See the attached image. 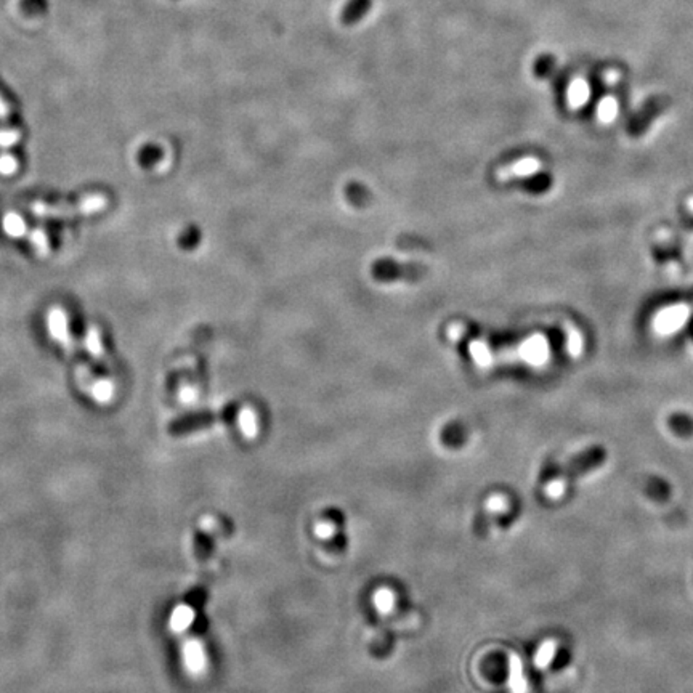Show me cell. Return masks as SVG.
I'll list each match as a JSON object with an SVG mask.
<instances>
[{"instance_id": "1", "label": "cell", "mask_w": 693, "mask_h": 693, "mask_svg": "<svg viewBox=\"0 0 693 693\" xmlns=\"http://www.w3.org/2000/svg\"><path fill=\"white\" fill-rule=\"evenodd\" d=\"M108 207V198L105 194H93L86 196L76 204H49L44 201L31 203L29 209L36 217L41 218H69L76 216H93L105 211Z\"/></svg>"}, {"instance_id": "2", "label": "cell", "mask_w": 693, "mask_h": 693, "mask_svg": "<svg viewBox=\"0 0 693 693\" xmlns=\"http://www.w3.org/2000/svg\"><path fill=\"white\" fill-rule=\"evenodd\" d=\"M47 329H49V335L56 342V344H60V347L69 353L73 352L74 342L69 333L68 315L61 307H54L49 310Z\"/></svg>"}, {"instance_id": "3", "label": "cell", "mask_w": 693, "mask_h": 693, "mask_svg": "<svg viewBox=\"0 0 693 693\" xmlns=\"http://www.w3.org/2000/svg\"><path fill=\"white\" fill-rule=\"evenodd\" d=\"M605 450L600 448V446H594V448H589L581 455L575 456L572 461L567 465V475L568 477H580L582 474H586L589 470L597 469L599 465L604 464L605 461Z\"/></svg>"}, {"instance_id": "4", "label": "cell", "mask_w": 693, "mask_h": 693, "mask_svg": "<svg viewBox=\"0 0 693 693\" xmlns=\"http://www.w3.org/2000/svg\"><path fill=\"white\" fill-rule=\"evenodd\" d=\"M666 106H668V100H666V98H653V100H650L636 114V118H634L629 122V126H627V132H629L631 135H634V137H637V135L644 133L647 131V128H649V126L652 124V121L657 119L658 116L664 111Z\"/></svg>"}, {"instance_id": "5", "label": "cell", "mask_w": 693, "mask_h": 693, "mask_svg": "<svg viewBox=\"0 0 693 693\" xmlns=\"http://www.w3.org/2000/svg\"><path fill=\"white\" fill-rule=\"evenodd\" d=\"M183 663L191 676L204 674L207 669V657L203 644L198 639H188L183 644Z\"/></svg>"}, {"instance_id": "6", "label": "cell", "mask_w": 693, "mask_h": 693, "mask_svg": "<svg viewBox=\"0 0 693 693\" xmlns=\"http://www.w3.org/2000/svg\"><path fill=\"white\" fill-rule=\"evenodd\" d=\"M374 0H347L340 10V23L344 26H355L373 9Z\"/></svg>"}, {"instance_id": "7", "label": "cell", "mask_w": 693, "mask_h": 693, "mask_svg": "<svg viewBox=\"0 0 693 693\" xmlns=\"http://www.w3.org/2000/svg\"><path fill=\"white\" fill-rule=\"evenodd\" d=\"M685 318H687V310H685V307L671 308L659 316L657 328L659 333H672L684 325Z\"/></svg>"}, {"instance_id": "8", "label": "cell", "mask_w": 693, "mask_h": 693, "mask_svg": "<svg viewBox=\"0 0 693 693\" xmlns=\"http://www.w3.org/2000/svg\"><path fill=\"white\" fill-rule=\"evenodd\" d=\"M194 610L188 605H178L173 608V612L171 614V629L175 634L185 632L188 627L194 623Z\"/></svg>"}, {"instance_id": "9", "label": "cell", "mask_w": 693, "mask_h": 693, "mask_svg": "<svg viewBox=\"0 0 693 693\" xmlns=\"http://www.w3.org/2000/svg\"><path fill=\"white\" fill-rule=\"evenodd\" d=\"M645 493L657 502H666L671 497L669 483L663 480L662 477H649L644 485Z\"/></svg>"}, {"instance_id": "10", "label": "cell", "mask_w": 693, "mask_h": 693, "mask_svg": "<svg viewBox=\"0 0 693 693\" xmlns=\"http://www.w3.org/2000/svg\"><path fill=\"white\" fill-rule=\"evenodd\" d=\"M2 228L6 236L10 238H24L28 235V225L24 218L16 212H6L2 218Z\"/></svg>"}, {"instance_id": "11", "label": "cell", "mask_w": 693, "mask_h": 693, "mask_svg": "<svg viewBox=\"0 0 693 693\" xmlns=\"http://www.w3.org/2000/svg\"><path fill=\"white\" fill-rule=\"evenodd\" d=\"M509 687L512 693L527 692V681L523 677L522 663L515 655H510L509 658Z\"/></svg>"}, {"instance_id": "12", "label": "cell", "mask_w": 693, "mask_h": 693, "mask_svg": "<svg viewBox=\"0 0 693 693\" xmlns=\"http://www.w3.org/2000/svg\"><path fill=\"white\" fill-rule=\"evenodd\" d=\"M88 393L92 395L93 401L100 405H106L114 397V384L113 380L109 379H98L92 382V385L88 387Z\"/></svg>"}, {"instance_id": "13", "label": "cell", "mask_w": 693, "mask_h": 693, "mask_svg": "<svg viewBox=\"0 0 693 693\" xmlns=\"http://www.w3.org/2000/svg\"><path fill=\"white\" fill-rule=\"evenodd\" d=\"M84 347H86L88 355L93 356L95 360H101L103 356H105V348H103V344H101V335L98 328L92 326L87 329L86 339H84Z\"/></svg>"}, {"instance_id": "14", "label": "cell", "mask_w": 693, "mask_h": 693, "mask_svg": "<svg viewBox=\"0 0 693 693\" xmlns=\"http://www.w3.org/2000/svg\"><path fill=\"white\" fill-rule=\"evenodd\" d=\"M373 602H374L375 610L382 614H388L395 608V594L392 592V589L379 587L378 591L374 592Z\"/></svg>"}, {"instance_id": "15", "label": "cell", "mask_w": 693, "mask_h": 693, "mask_svg": "<svg viewBox=\"0 0 693 693\" xmlns=\"http://www.w3.org/2000/svg\"><path fill=\"white\" fill-rule=\"evenodd\" d=\"M28 235H29V241L32 244V248H34V251H36V254L41 256V257H47L50 254V244H49V238H47V235H45V231L42 228H34L32 231H29Z\"/></svg>"}, {"instance_id": "16", "label": "cell", "mask_w": 693, "mask_h": 693, "mask_svg": "<svg viewBox=\"0 0 693 693\" xmlns=\"http://www.w3.org/2000/svg\"><path fill=\"white\" fill-rule=\"evenodd\" d=\"M239 427H241V432L248 438H254L257 435L258 432L257 419H256V414L252 413V410H249V408H246V410H243L241 414H239Z\"/></svg>"}, {"instance_id": "17", "label": "cell", "mask_w": 693, "mask_h": 693, "mask_svg": "<svg viewBox=\"0 0 693 693\" xmlns=\"http://www.w3.org/2000/svg\"><path fill=\"white\" fill-rule=\"evenodd\" d=\"M554 69H555V60H554V56L542 55V56H540L535 61V74L537 77H541V79H544V77H547V76L552 74Z\"/></svg>"}, {"instance_id": "18", "label": "cell", "mask_w": 693, "mask_h": 693, "mask_svg": "<svg viewBox=\"0 0 693 693\" xmlns=\"http://www.w3.org/2000/svg\"><path fill=\"white\" fill-rule=\"evenodd\" d=\"M587 96H589V90L582 82H575L573 86L570 87L568 98H570V101H572V105L581 106L582 103L587 100Z\"/></svg>"}, {"instance_id": "19", "label": "cell", "mask_w": 693, "mask_h": 693, "mask_svg": "<svg viewBox=\"0 0 693 693\" xmlns=\"http://www.w3.org/2000/svg\"><path fill=\"white\" fill-rule=\"evenodd\" d=\"M671 429L674 430L677 435L689 437L693 432V423L685 416H674L671 419Z\"/></svg>"}, {"instance_id": "20", "label": "cell", "mask_w": 693, "mask_h": 693, "mask_svg": "<svg viewBox=\"0 0 693 693\" xmlns=\"http://www.w3.org/2000/svg\"><path fill=\"white\" fill-rule=\"evenodd\" d=\"M618 113V105L614 103V100L612 98H607V100H602L600 101V105H599V118L602 121H612L614 116H617Z\"/></svg>"}, {"instance_id": "21", "label": "cell", "mask_w": 693, "mask_h": 693, "mask_svg": "<svg viewBox=\"0 0 693 693\" xmlns=\"http://www.w3.org/2000/svg\"><path fill=\"white\" fill-rule=\"evenodd\" d=\"M16 172H18V159L9 153L2 154V156H0V175L10 177V175Z\"/></svg>"}, {"instance_id": "22", "label": "cell", "mask_w": 693, "mask_h": 693, "mask_svg": "<svg viewBox=\"0 0 693 693\" xmlns=\"http://www.w3.org/2000/svg\"><path fill=\"white\" fill-rule=\"evenodd\" d=\"M19 138H21V133L15 128H5V131H0V146L2 148H10L13 145H16Z\"/></svg>"}, {"instance_id": "23", "label": "cell", "mask_w": 693, "mask_h": 693, "mask_svg": "<svg viewBox=\"0 0 693 693\" xmlns=\"http://www.w3.org/2000/svg\"><path fill=\"white\" fill-rule=\"evenodd\" d=\"M487 509L491 510V512H506L507 510V500L504 496L501 495H493L491 497H488V501H487Z\"/></svg>"}, {"instance_id": "24", "label": "cell", "mask_w": 693, "mask_h": 693, "mask_svg": "<svg viewBox=\"0 0 693 693\" xmlns=\"http://www.w3.org/2000/svg\"><path fill=\"white\" fill-rule=\"evenodd\" d=\"M313 531H315V535L320 537V540H329V537H331L335 533V527H334V523L323 520V522H316Z\"/></svg>"}, {"instance_id": "25", "label": "cell", "mask_w": 693, "mask_h": 693, "mask_svg": "<svg viewBox=\"0 0 693 693\" xmlns=\"http://www.w3.org/2000/svg\"><path fill=\"white\" fill-rule=\"evenodd\" d=\"M552 657H554V645H552V642H546V644H544L541 647L540 652H537V655H536V664L541 666V668H542V666L549 664V662H550V659H552Z\"/></svg>"}, {"instance_id": "26", "label": "cell", "mask_w": 693, "mask_h": 693, "mask_svg": "<svg viewBox=\"0 0 693 693\" xmlns=\"http://www.w3.org/2000/svg\"><path fill=\"white\" fill-rule=\"evenodd\" d=\"M537 166H540V164H537V161H535V159H525V161H522L520 164H517L514 167L512 172H515L517 175H530V173H533L537 169Z\"/></svg>"}, {"instance_id": "27", "label": "cell", "mask_w": 693, "mask_h": 693, "mask_svg": "<svg viewBox=\"0 0 693 693\" xmlns=\"http://www.w3.org/2000/svg\"><path fill=\"white\" fill-rule=\"evenodd\" d=\"M180 400L183 401V403H191V401L196 400V392H194L191 387H183L180 392Z\"/></svg>"}, {"instance_id": "28", "label": "cell", "mask_w": 693, "mask_h": 693, "mask_svg": "<svg viewBox=\"0 0 693 693\" xmlns=\"http://www.w3.org/2000/svg\"><path fill=\"white\" fill-rule=\"evenodd\" d=\"M9 118V106L5 105V101L0 98V119Z\"/></svg>"}]
</instances>
